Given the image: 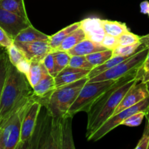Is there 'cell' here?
Here are the masks:
<instances>
[{
    "instance_id": "obj_1",
    "label": "cell",
    "mask_w": 149,
    "mask_h": 149,
    "mask_svg": "<svg viewBox=\"0 0 149 149\" xmlns=\"http://www.w3.org/2000/svg\"><path fill=\"white\" fill-rule=\"evenodd\" d=\"M136 71L116 79L92 106L87 112L86 138L90 140L92 135L114 113L115 110L125 97L129 89L136 82Z\"/></svg>"
},
{
    "instance_id": "obj_2",
    "label": "cell",
    "mask_w": 149,
    "mask_h": 149,
    "mask_svg": "<svg viewBox=\"0 0 149 149\" xmlns=\"http://www.w3.org/2000/svg\"><path fill=\"white\" fill-rule=\"evenodd\" d=\"M32 96L33 88L27 77L9 61L7 78L0 100V128L13 112Z\"/></svg>"
},
{
    "instance_id": "obj_3",
    "label": "cell",
    "mask_w": 149,
    "mask_h": 149,
    "mask_svg": "<svg viewBox=\"0 0 149 149\" xmlns=\"http://www.w3.org/2000/svg\"><path fill=\"white\" fill-rule=\"evenodd\" d=\"M72 118L73 116L69 115L64 116H50V122L48 123L49 127H46L43 125L41 127L45 130L46 132L34 131L33 133L38 134L37 141L42 137H46L41 142L42 143L41 148H75L71 132Z\"/></svg>"
},
{
    "instance_id": "obj_4",
    "label": "cell",
    "mask_w": 149,
    "mask_h": 149,
    "mask_svg": "<svg viewBox=\"0 0 149 149\" xmlns=\"http://www.w3.org/2000/svg\"><path fill=\"white\" fill-rule=\"evenodd\" d=\"M88 80L86 77L75 82L56 87L44 106L47 113L52 116H67L68 110Z\"/></svg>"
},
{
    "instance_id": "obj_5",
    "label": "cell",
    "mask_w": 149,
    "mask_h": 149,
    "mask_svg": "<svg viewBox=\"0 0 149 149\" xmlns=\"http://www.w3.org/2000/svg\"><path fill=\"white\" fill-rule=\"evenodd\" d=\"M35 96L20 105L0 128V149H17L20 141L22 123L25 113Z\"/></svg>"
},
{
    "instance_id": "obj_6",
    "label": "cell",
    "mask_w": 149,
    "mask_h": 149,
    "mask_svg": "<svg viewBox=\"0 0 149 149\" xmlns=\"http://www.w3.org/2000/svg\"><path fill=\"white\" fill-rule=\"evenodd\" d=\"M116 80L87 81L81 88L78 97L69 109L68 115L74 116L79 112H88L95 102L109 88Z\"/></svg>"
},
{
    "instance_id": "obj_7",
    "label": "cell",
    "mask_w": 149,
    "mask_h": 149,
    "mask_svg": "<svg viewBox=\"0 0 149 149\" xmlns=\"http://www.w3.org/2000/svg\"><path fill=\"white\" fill-rule=\"evenodd\" d=\"M148 49L146 48L138 51V52L134 54L127 59L119 63L113 68L89 79L88 81L93 82V81H105V80H116L136 71L145 60L148 54Z\"/></svg>"
},
{
    "instance_id": "obj_8",
    "label": "cell",
    "mask_w": 149,
    "mask_h": 149,
    "mask_svg": "<svg viewBox=\"0 0 149 149\" xmlns=\"http://www.w3.org/2000/svg\"><path fill=\"white\" fill-rule=\"evenodd\" d=\"M149 106V96L146 98L143 99L139 102L137 104L127 108L126 109H124L122 111L119 112L116 114L113 115L111 116L94 134L91 136L89 141H97L107 135L109 132L113 130L118 126L121 125L122 122L127 119L131 115L134 114L135 113H138L140 111L146 112Z\"/></svg>"
},
{
    "instance_id": "obj_9",
    "label": "cell",
    "mask_w": 149,
    "mask_h": 149,
    "mask_svg": "<svg viewBox=\"0 0 149 149\" xmlns=\"http://www.w3.org/2000/svg\"><path fill=\"white\" fill-rule=\"evenodd\" d=\"M42 106V105L41 104L40 102L35 98V100L28 108L22 123L20 141L17 149L28 148L29 143L36 129L38 117Z\"/></svg>"
},
{
    "instance_id": "obj_10",
    "label": "cell",
    "mask_w": 149,
    "mask_h": 149,
    "mask_svg": "<svg viewBox=\"0 0 149 149\" xmlns=\"http://www.w3.org/2000/svg\"><path fill=\"white\" fill-rule=\"evenodd\" d=\"M30 20L0 7V27L13 39L23 29L31 26Z\"/></svg>"
},
{
    "instance_id": "obj_11",
    "label": "cell",
    "mask_w": 149,
    "mask_h": 149,
    "mask_svg": "<svg viewBox=\"0 0 149 149\" xmlns=\"http://www.w3.org/2000/svg\"><path fill=\"white\" fill-rule=\"evenodd\" d=\"M13 42L22 51L25 57L31 62H42L45 56L51 52L48 41Z\"/></svg>"
},
{
    "instance_id": "obj_12",
    "label": "cell",
    "mask_w": 149,
    "mask_h": 149,
    "mask_svg": "<svg viewBox=\"0 0 149 149\" xmlns=\"http://www.w3.org/2000/svg\"><path fill=\"white\" fill-rule=\"evenodd\" d=\"M148 96L149 91L147 88L146 84L136 81V82L127 92L125 97L115 110L113 115L122 111L124 109L137 104Z\"/></svg>"
},
{
    "instance_id": "obj_13",
    "label": "cell",
    "mask_w": 149,
    "mask_h": 149,
    "mask_svg": "<svg viewBox=\"0 0 149 149\" xmlns=\"http://www.w3.org/2000/svg\"><path fill=\"white\" fill-rule=\"evenodd\" d=\"M79 22L80 27L84 31L86 39L97 43H101L106 34L103 29L101 19L97 17H89Z\"/></svg>"
},
{
    "instance_id": "obj_14",
    "label": "cell",
    "mask_w": 149,
    "mask_h": 149,
    "mask_svg": "<svg viewBox=\"0 0 149 149\" xmlns=\"http://www.w3.org/2000/svg\"><path fill=\"white\" fill-rule=\"evenodd\" d=\"M55 89V77L47 71L45 73L39 83L33 87V95L36 100L40 102L42 106H44Z\"/></svg>"
},
{
    "instance_id": "obj_15",
    "label": "cell",
    "mask_w": 149,
    "mask_h": 149,
    "mask_svg": "<svg viewBox=\"0 0 149 149\" xmlns=\"http://www.w3.org/2000/svg\"><path fill=\"white\" fill-rule=\"evenodd\" d=\"M90 71L91 70L73 68L68 65L55 77V88L84 78L88 76Z\"/></svg>"
},
{
    "instance_id": "obj_16",
    "label": "cell",
    "mask_w": 149,
    "mask_h": 149,
    "mask_svg": "<svg viewBox=\"0 0 149 149\" xmlns=\"http://www.w3.org/2000/svg\"><path fill=\"white\" fill-rule=\"evenodd\" d=\"M106 47L103 46L100 43L93 42L90 39H85L77 44L75 47L68 51V53L71 56L73 55H82L86 56L90 54L94 53V52H99V51L106 50Z\"/></svg>"
},
{
    "instance_id": "obj_17",
    "label": "cell",
    "mask_w": 149,
    "mask_h": 149,
    "mask_svg": "<svg viewBox=\"0 0 149 149\" xmlns=\"http://www.w3.org/2000/svg\"><path fill=\"white\" fill-rule=\"evenodd\" d=\"M49 36L39 31L32 25L23 29L13 40L18 42H32L38 41H49Z\"/></svg>"
},
{
    "instance_id": "obj_18",
    "label": "cell",
    "mask_w": 149,
    "mask_h": 149,
    "mask_svg": "<svg viewBox=\"0 0 149 149\" xmlns=\"http://www.w3.org/2000/svg\"><path fill=\"white\" fill-rule=\"evenodd\" d=\"M79 27H80V22H77V23H74L73 24L66 26L64 29H63L62 30L59 31L58 32L55 33V34L52 35V36H49L48 42H49V45L50 47L51 52L55 51L61 45L63 41L68 35L71 34L73 31H74L76 29H78Z\"/></svg>"
},
{
    "instance_id": "obj_19",
    "label": "cell",
    "mask_w": 149,
    "mask_h": 149,
    "mask_svg": "<svg viewBox=\"0 0 149 149\" xmlns=\"http://www.w3.org/2000/svg\"><path fill=\"white\" fill-rule=\"evenodd\" d=\"M86 39L85 33L81 27H79L68 35L55 51H65L68 52L70 49L75 47L77 44ZM54 52V51H53Z\"/></svg>"
},
{
    "instance_id": "obj_20",
    "label": "cell",
    "mask_w": 149,
    "mask_h": 149,
    "mask_svg": "<svg viewBox=\"0 0 149 149\" xmlns=\"http://www.w3.org/2000/svg\"><path fill=\"white\" fill-rule=\"evenodd\" d=\"M0 7L26 20H29L23 0H0Z\"/></svg>"
},
{
    "instance_id": "obj_21",
    "label": "cell",
    "mask_w": 149,
    "mask_h": 149,
    "mask_svg": "<svg viewBox=\"0 0 149 149\" xmlns=\"http://www.w3.org/2000/svg\"><path fill=\"white\" fill-rule=\"evenodd\" d=\"M47 71L42 62H31L27 79L32 88L39 83L45 73Z\"/></svg>"
},
{
    "instance_id": "obj_22",
    "label": "cell",
    "mask_w": 149,
    "mask_h": 149,
    "mask_svg": "<svg viewBox=\"0 0 149 149\" xmlns=\"http://www.w3.org/2000/svg\"><path fill=\"white\" fill-rule=\"evenodd\" d=\"M130 57L131 56H112L110 59L108 60L107 61H106V62H105L104 63L102 64V65H97V66L93 68V69L90 71L87 77H88L89 79H90L93 78V77L102 74V73L104 72V71L113 68V66H115L116 65L119 64V63L124 61L125 60L127 59Z\"/></svg>"
},
{
    "instance_id": "obj_23",
    "label": "cell",
    "mask_w": 149,
    "mask_h": 149,
    "mask_svg": "<svg viewBox=\"0 0 149 149\" xmlns=\"http://www.w3.org/2000/svg\"><path fill=\"white\" fill-rule=\"evenodd\" d=\"M103 29L106 34L118 37L124 32L129 31L126 23L109 20H102Z\"/></svg>"
},
{
    "instance_id": "obj_24",
    "label": "cell",
    "mask_w": 149,
    "mask_h": 149,
    "mask_svg": "<svg viewBox=\"0 0 149 149\" xmlns=\"http://www.w3.org/2000/svg\"><path fill=\"white\" fill-rule=\"evenodd\" d=\"M146 48V47L141 42L126 46L119 45L114 49H113V56H132L138 51Z\"/></svg>"
},
{
    "instance_id": "obj_25",
    "label": "cell",
    "mask_w": 149,
    "mask_h": 149,
    "mask_svg": "<svg viewBox=\"0 0 149 149\" xmlns=\"http://www.w3.org/2000/svg\"><path fill=\"white\" fill-rule=\"evenodd\" d=\"M54 60H55V77L59 74L62 70L69 65L71 55L68 52L65 51H54Z\"/></svg>"
},
{
    "instance_id": "obj_26",
    "label": "cell",
    "mask_w": 149,
    "mask_h": 149,
    "mask_svg": "<svg viewBox=\"0 0 149 149\" xmlns=\"http://www.w3.org/2000/svg\"><path fill=\"white\" fill-rule=\"evenodd\" d=\"M113 56V50L111 49H106V50L99 51L86 55V58L89 62L94 65L95 67L97 65H102L106 61L110 59Z\"/></svg>"
},
{
    "instance_id": "obj_27",
    "label": "cell",
    "mask_w": 149,
    "mask_h": 149,
    "mask_svg": "<svg viewBox=\"0 0 149 149\" xmlns=\"http://www.w3.org/2000/svg\"><path fill=\"white\" fill-rule=\"evenodd\" d=\"M9 61H10L7 49L0 51V100L7 78Z\"/></svg>"
},
{
    "instance_id": "obj_28",
    "label": "cell",
    "mask_w": 149,
    "mask_h": 149,
    "mask_svg": "<svg viewBox=\"0 0 149 149\" xmlns=\"http://www.w3.org/2000/svg\"><path fill=\"white\" fill-rule=\"evenodd\" d=\"M6 49H7L9 60H10V63L13 65H15V66H17L23 60L26 59V58L23 55L22 51L15 45L14 42L10 46H9Z\"/></svg>"
},
{
    "instance_id": "obj_29",
    "label": "cell",
    "mask_w": 149,
    "mask_h": 149,
    "mask_svg": "<svg viewBox=\"0 0 149 149\" xmlns=\"http://www.w3.org/2000/svg\"><path fill=\"white\" fill-rule=\"evenodd\" d=\"M135 79L143 83L149 81V49L145 60L137 70Z\"/></svg>"
},
{
    "instance_id": "obj_30",
    "label": "cell",
    "mask_w": 149,
    "mask_h": 149,
    "mask_svg": "<svg viewBox=\"0 0 149 149\" xmlns=\"http://www.w3.org/2000/svg\"><path fill=\"white\" fill-rule=\"evenodd\" d=\"M68 65L73 67V68L87 70H92L93 68H95L94 65H92L89 62L86 56H82V55H73V56H71Z\"/></svg>"
},
{
    "instance_id": "obj_31",
    "label": "cell",
    "mask_w": 149,
    "mask_h": 149,
    "mask_svg": "<svg viewBox=\"0 0 149 149\" xmlns=\"http://www.w3.org/2000/svg\"><path fill=\"white\" fill-rule=\"evenodd\" d=\"M117 38L119 45H122V46L134 45V44L138 43V42H141V36L132 33L130 31L124 32Z\"/></svg>"
},
{
    "instance_id": "obj_32",
    "label": "cell",
    "mask_w": 149,
    "mask_h": 149,
    "mask_svg": "<svg viewBox=\"0 0 149 149\" xmlns=\"http://www.w3.org/2000/svg\"><path fill=\"white\" fill-rule=\"evenodd\" d=\"M144 117H146L145 111H140L138 113H135L134 114L131 115L130 116L125 119V121L122 122L121 125H125V126L131 127H138L141 125Z\"/></svg>"
},
{
    "instance_id": "obj_33",
    "label": "cell",
    "mask_w": 149,
    "mask_h": 149,
    "mask_svg": "<svg viewBox=\"0 0 149 149\" xmlns=\"http://www.w3.org/2000/svg\"><path fill=\"white\" fill-rule=\"evenodd\" d=\"M42 63L48 73L55 77V60L53 52H50L48 53L43 59Z\"/></svg>"
},
{
    "instance_id": "obj_34",
    "label": "cell",
    "mask_w": 149,
    "mask_h": 149,
    "mask_svg": "<svg viewBox=\"0 0 149 149\" xmlns=\"http://www.w3.org/2000/svg\"><path fill=\"white\" fill-rule=\"evenodd\" d=\"M102 45L104 47L108 49H114L117 46H119V42H118V38L116 36H111L109 34L105 35L104 38L101 42Z\"/></svg>"
},
{
    "instance_id": "obj_35",
    "label": "cell",
    "mask_w": 149,
    "mask_h": 149,
    "mask_svg": "<svg viewBox=\"0 0 149 149\" xmlns=\"http://www.w3.org/2000/svg\"><path fill=\"white\" fill-rule=\"evenodd\" d=\"M136 149H149V124L146 122L143 134L138 145L135 147Z\"/></svg>"
},
{
    "instance_id": "obj_36",
    "label": "cell",
    "mask_w": 149,
    "mask_h": 149,
    "mask_svg": "<svg viewBox=\"0 0 149 149\" xmlns=\"http://www.w3.org/2000/svg\"><path fill=\"white\" fill-rule=\"evenodd\" d=\"M13 42L14 40L13 38L10 37L8 33L2 28L0 27V48L7 49L13 43Z\"/></svg>"
},
{
    "instance_id": "obj_37",
    "label": "cell",
    "mask_w": 149,
    "mask_h": 149,
    "mask_svg": "<svg viewBox=\"0 0 149 149\" xmlns=\"http://www.w3.org/2000/svg\"><path fill=\"white\" fill-rule=\"evenodd\" d=\"M140 9H141V13L144 15H146L149 17V1H143L140 4Z\"/></svg>"
},
{
    "instance_id": "obj_38",
    "label": "cell",
    "mask_w": 149,
    "mask_h": 149,
    "mask_svg": "<svg viewBox=\"0 0 149 149\" xmlns=\"http://www.w3.org/2000/svg\"><path fill=\"white\" fill-rule=\"evenodd\" d=\"M141 42L146 47L149 49V33L145 36H141Z\"/></svg>"
},
{
    "instance_id": "obj_39",
    "label": "cell",
    "mask_w": 149,
    "mask_h": 149,
    "mask_svg": "<svg viewBox=\"0 0 149 149\" xmlns=\"http://www.w3.org/2000/svg\"><path fill=\"white\" fill-rule=\"evenodd\" d=\"M146 122L149 124V106L147 109L146 112Z\"/></svg>"
},
{
    "instance_id": "obj_40",
    "label": "cell",
    "mask_w": 149,
    "mask_h": 149,
    "mask_svg": "<svg viewBox=\"0 0 149 149\" xmlns=\"http://www.w3.org/2000/svg\"><path fill=\"white\" fill-rule=\"evenodd\" d=\"M146 84L147 88H148V91H149V81H147V82L146 83Z\"/></svg>"
}]
</instances>
